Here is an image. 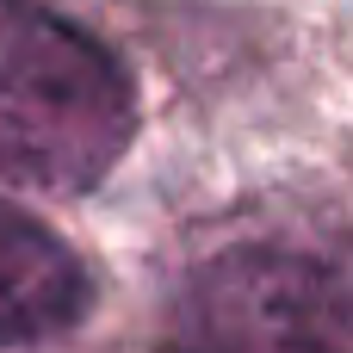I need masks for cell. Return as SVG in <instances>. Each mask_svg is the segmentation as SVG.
Listing matches in <instances>:
<instances>
[{
	"label": "cell",
	"mask_w": 353,
	"mask_h": 353,
	"mask_svg": "<svg viewBox=\"0 0 353 353\" xmlns=\"http://www.w3.org/2000/svg\"><path fill=\"white\" fill-rule=\"evenodd\" d=\"M93 304L87 261L31 211L0 199V347H31L74 329Z\"/></svg>",
	"instance_id": "obj_3"
},
{
	"label": "cell",
	"mask_w": 353,
	"mask_h": 353,
	"mask_svg": "<svg viewBox=\"0 0 353 353\" xmlns=\"http://www.w3.org/2000/svg\"><path fill=\"white\" fill-rule=\"evenodd\" d=\"M137 81L43 0H0V180L50 199L93 192L137 143Z\"/></svg>",
	"instance_id": "obj_1"
},
{
	"label": "cell",
	"mask_w": 353,
	"mask_h": 353,
	"mask_svg": "<svg viewBox=\"0 0 353 353\" xmlns=\"http://www.w3.org/2000/svg\"><path fill=\"white\" fill-rule=\"evenodd\" d=\"M168 353H353V279L298 248H230L174 304Z\"/></svg>",
	"instance_id": "obj_2"
}]
</instances>
